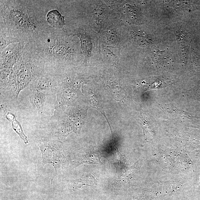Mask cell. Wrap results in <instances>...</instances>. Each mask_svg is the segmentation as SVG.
<instances>
[{
    "mask_svg": "<svg viewBox=\"0 0 200 200\" xmlns=\"http://www.w3.org/2000/svg\"><path fill=\"white\" fill-rule=\"evenodd\" d=\"M50 47H47V50L50 54H53L55 58L59 59H64L71 58L73 55L72 48L68 42L62 39H57L53 43L50 42Z\"/></svg>",
    "mask_w": 200,
    "mask_h": 200,
    "instance_id": "2",
    "label": "cell"
},
{
    "mask_svg": "<svg viewBox=\"0 0 200 200\" xmlns=\"http://www.w3.org/2000/svg\"><path fill=\"white\" fill-rule=\"evenodd\" d=\"M58 82V81L55 82L50 76L41 74L33 81L31 84L30 88L32 91L49 90L52 88H56Z\"/></svg>",
    "mask_w": 200,
    "mask_h": 200,
    "instance_id": "3",
    "label": "cell"
},
{
    "mask_svg": "<svg viewBox=\"0 0 200 200\" xmlns=\"http://www.w3.org/2000/svg\"><path fill=\"white\" fill-rule=\"evenodd\" d=\"M83 112L79 109L74 110L69 115L62 116L55 111L51 121L59 134H65L80 129L83 121Z\"/></svg>",
    "mask_w": 200,
    "mask_h": 200,
    "instance_id": "1",
    "label": "cell"
},
{
    "mask_svg": "<svg viewBox=\"0 0 200 200\" xmlns=\"http://www.w3.org/2000/svg\"><path fill=\"white\" fill-rule=\"evenodd\" d=\"M47 20L52 27L61 29L65 24L64 17L56 10L51 11L47 15Z\"/></svg>",
    "mask_w": 200,
    "mask_h": 200,
    "instance_id": "4",
    "label": "cell"
},
{
    "mask_svg": "<svg viewBox=\"0 0 200 200\" xmlns=\"http://www.w3.org/2000/svg\"><path fill=\"white\" fill-rule=\"evenodd\" d=\"M31 99L33 105L37 109L39 113H42L46 101L45 95L39 90L33 91Z\"/></svg>",
    "mask_w": 200,
    "mask_h": 200,
    "instance_id": "7",
    "label": "cell"
},
{
    "mask_svg": "<svg viewBox=\"0 0 200 200\" xmlns=\"http://www.w3.org/2000/svg\"><path fill=\"white\" fill-rule=\"evenodd\" d=\"M5 117L8 120L12 122V128L20 136V138L23 140L25 144H28L29 141L28 138L24 133L21 124L20 122L17 120L14 114L12 112L7 111L6 113Z\"/></svg>",
    "mask_w": 200,
    "mask_h": 200,
    "instance_id": "5",
    "label": "cell"
},
{
    "mask_svg": "<svg viewBox=\"0 0 200 200\" xmlns=\"http://www.w3.org/2000/svg\"><path fill=\"white\" fill-rule=\"evenodd\" d=\"M127 13L130 19L133 22L139 21L140 18V14L137 9L133 6H128L126 8Z\"/></svg>",
    "mask_w": 200,
    "mask_h": 200,
    "instance_id": "8",
    "label": "cell"
},
{
    "mask_svg": "<svg viewBox=\"0 0 200 200\" xmlns=\"http://www.w3.org/2000/svg\"><path fill=\"white\" fill-rule=\"evenodd\" d=\"M107 37L109 42L112 43H115L117 42V36L114 33H108Z\"/></svg>",
    "mask_w": 200,
    "mask_h": 200,
    "instance_id": "10",
    "label": "cell"
},
{
    "mask_svg": "<svg viewBox=\"0 0 200 200\" xmlns=\"http://www.w3.org/2000/svg\"><path fill=\"white\" fill-rule=\"evenodd\" d=\"M96 183V180L94 176L92 175H88L78 180L75 184L77 186L79 185L93 186Z\"/></svg>",
    "mask_w": 200,
    "mask_h": 200,
    "instance_id": "9",
    "label": "cell"
},
{
    "mask_svg": "<svg viewBox=\"0 0 200 200\" xmlns=\"http://www.w3.org/2000/svg\"><path fill=\"white\" fill-rule=\"evenodd\" d=\"M81 46L83 54L86 59H88L91 56L93 46L90 37L86 33L80 34Z\"/></svg>",
    "mask_w": 200,
    "mask_h": 200,
    "instance_id": "6",
    "label": "cell"
}]
</instances>
